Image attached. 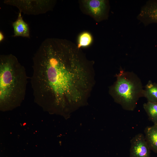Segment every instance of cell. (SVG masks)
<instances>
[{
  "label": "cell",
  "instance_id": "cell-1",
  "mask_svg": "<svg viewBox=\"0 0 157 157\" xmlns=\"http://www.w3.org/2000/svg\"><path fill=\"white\" fill-rule=\"evenodd\" d=\"M93 64L71 41L45 39L33 57L31 82L35 100L62 114L85 105L95 84Z\"/></svg>",
  "mask_w": 157,
  "mask_h": 157
},
{
  "label": "cell",
  "instance_id": "cell-2",
  "mask_svg": "<svg viewBox=\"0 0 157 157\" xmlns=\"http://www.w3.org/2000/svg\"><path fill=\"white\" fill-rule=\"evenodd\" d=\"M28 77L24 67L11 54L0 55V102L1 110L19 105L26 93Z\"/></svg>",
  "mask_w": 157,
  "mask_h": 157
},
{
  "label": "cell",
  "instance_id": "cell-3",
  "mask_svg": "<svg viewBox=\"0 0 157 157\" xmlns=\"http://www.w3.org/2000/svg\"><path fill=\"white\" fill-rule=\"evenodd\" d=\"M116 76V81L110 88V94L123 109L133 111L139 98L143 97L144 90L141 81L133 72L122 68Z\"/></svg>",
  "mask_w": 157,
  "mask_h": 157
},
{
  "label": "cell",
  "instance_id": "cell-4",
  "mask_svg": "<svg viewBox=\"0 0 157 157\" xmlns=\"http://www.w3.org/2000/svg\"><path fill=\"white\" fill-rule=\"evenodd\" d=\"M55 1L50 0H5L4 3L15 6L19 12L28 15H37L52 10Z\"/></svg>",
  "mask_w": 157,
  "mask_h": 157
},
{
  "label": "cell",
  "instance_id": "cell-5",
  "mask_svg": "<svg viewBox=\"0 0 157 157\" xmlns=\"http://www.w3.org/2000/svg\"><path fill=\"white\" fill-rule=\"evenodd\" d=\"M129 157H150L151 149L145 140L144 135L139 133L130 141Z\"/></svg>",
  "mask_w": 157,
  "mask_h": 157
},
{
  "label": "cell",
  "instance_id": "cell-6",
  "mask_svg": "<svg viewBox=\"0 0 157 157\" xmlns=\"http://www.w3.org/2000/svg\"><path fill=\"white\" fill-rule=\"evenodd\" d=\"M83 7L90 15L99 21L106 13L107 1L104 0H85L81 1Z\"/></svg>",
  "mask_w": 157,
  "mask_h": 157
},
{
  "label": "cell",
  "instance_id": "cell-7",
  "mask_svg": "<svg viewBox=\"0 0 157 157\" xmlns=\"http://www.w3.org/2000/svg\"><path fill=\"white\" fill-rule=\"evenodd\" d=\"M21 13L19 12L17 19L13 22L14 37L30 38V29L28 24L24 20Z\"/></svg>",
  "mask_w": 157,
  "mask_h": 157
},
{
  "label": "cell",
  "instance_id": "cell-8",
  "mask_svg": "<svg viewBox=\"0 0 157 157\" xmlns=\"http://www.w3.org/2000/svg\"><path fill=\"white\" fill-rule=\"evenodd\" d=\"M140 15L144 17L148 23H157V1H149L143 8Z\"/></svg>",
  "mask_w": 157,
  "mask_h": 157
},
{
  "label": "cell",
  "instance_id": "cell-9",
  "mask_svg": "<svg viewBox=\"0 0 157 157\" xmlns=\"http://www.w3.org/2000/svg\"><path fill=\"white\" fill-rule=\"evenodd\" d=\"M144 132L145 140L150 149L157 153V124L147 126Z\"/></svg>",
  "mask_w": 157,
  "mask_h": 157
},
{
  "label": "cell",
  "instance_id": "cell-10",
  "mask_svg": "<svg viewBox=\"0 0 157 157\" xmlns=\"http://www.w3.org/2000/svg\"><path fill=\"white\" fill-rule=\"evenodd\" d=\"M143 97L148 101L157 103V83L149 81L144 90Z\"/></svg>",
  "mask_w": 157,
  "mask_h": 157
},
{
  "label": "cell",
  "instance_id": "cell-11",
  "mask_svg": "<svg viewBox=\"0 0 157 157\" xmlns=\"http://www.w3.org/2000/svg\"><path fill=\"white\" fill-rule=\"evenodd\" d=\"M143 107L149 119L154 124H157V103L148 101L143 104Z\"/></svg>",
  "mask_w": 157,
  "mask_h": 157
},
{
  "label": "cell",
  "instance_id": "cell-12",
  "mask_svg": "<svg viewBox=\"0 0 157 157\" xmlns=\"http://www.w3.org/2000/svg\"><path fill=\"white\" fill-rule=\"evenodd\" d=\"M92 41L91 35L88 32H84L78 37L77 46L79 48L81 47H87L90 45Z\"/></svg>",
  "mask_w": 157,
  "mask_h": 157
},
{
  "label": "cell",
  "instance_id": "cell-13",
  "mask_svg": "<svg viewBox=\"0 0 157 157\" xmlns=\"http://www.w3.org/2000/svg\"><path fill=\"white\" fill-rule=\"evenodd\" d=\"M4 36L1 31L0 32V42H1L4 40Z\"/></svg>",
  "mask_w": 157,
  "mask_h": 157
},
{
  "label": "cell",
  "instance_id": "cell-14",
  "mask_svg": "<svg viewBox=\"0 0 157 157\" xmlns=\"http://www.w3.org/2000/svg\"></svg>",
  "mask_w": 157,
  "mask_h": 157
}]
</instances>
